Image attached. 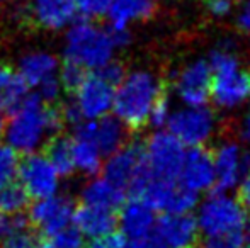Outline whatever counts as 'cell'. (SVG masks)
Wrapping results in <instances>:
<instances>
[{
    "mask_svg": "<svg viewBox=\"0 0 250 248\" xmlns=\"http://www.w3.org/2000/svg\"><path fill=\"white\" fill-rule=\"evenodd\" d=\"M58 60L46 51H33L26 53L19 60V76L26 85L40 87L43 82L56 76Z\"/></svg>",
    "mask_w": 250,
    "mask_h": 248,
    "instance_id": "21",
    "label": "cell"
},
{
    "mask_svg": "<svg viewBox=\"0 0 250 248\" xmlns=\"http://www.w3.org/2000/svg\"><path fill=\"white\" fill-rule=\"evenodd\" d=\"M36 248H53L51 245H48V243H44V245H38Z\"/></svg>",
    "mask_w": 250,
    "mask_h": 248,
    "instance_id": "44",
    "label": "cell"
},
{
    "mask_svg": "<svg viewBox=\"0 0 250 248\" xmlns=\"http://www.w3.org/2000/svg\"><path fill=\"white\" fill-rule=\"evenodd\" d=\"M116 46L107 29L89 20L73 24L66 33L65 60L82 66L83 70H101L114 57Z\"/></svg>",
    "mask_w": 250,
    "mask_h": 248,
    "instance_id": "5",
    "label": "cell"
},
{
    "mask_svg": "<svg viewBox=\"0 0 250 248\" xmlns=\"http://www.w3.org/2000/svg\"><path fill=\"white\" fill-rule=\"evenodd\" d=\"M38 245L40 243H38L36 236L29 231V228H24L2 238L0 248H36Z\"/></svg>",
    "mask_w": 250,
    "mask_h": 248,
    "instance_id": "33",
    "label": "cell"
},
{
    "mask_svg": "<svg viewBox=\"0 0 250 248\" xmlns=\"http://www.w3.org/2000/svg\"><path fill=\"white\" fill-rule=\"evenodd\" d=\"M29 204V195L21 184H7L0 189V214H22Z\"/></svg>",
    "mask_w": 250,
    "mask_h": 248,
    "instance_id": "27",
    "label": "cell"
},
{
    "mask_svg": "<svg viewBox=\"0 0 250 248\" xmlns=\"http://www.w3.org/2000/svg\"><path fill=\"white\" fill-rule=\"evenodd\" d=\"M26 89L27 85L19 75H16L9 66L0 65V128L3 124V116L16 111L27 97Z\"/></svg>",
    "mask_w": 250,
    "mask_h": 248,
    "instance_id": "23",
    "label": "cell"
},
{
    "mask_svg": "<svg viewBox=\"0 0 250 248\" xmlns=\"http://www.w3.org/2000/svg\"><path fill=\"white\" fill-rule=\"evenodd\" d=\"M208 65L213 73L211 95L221 109H237L250 99V72L242 68L233 48L218 46L211 51Z\"/></svg>",
    "mask_w": 250,
    "mask_h": 248,
    "instance_id": "3",
    "label": "cell"
},
{
    "mask_svg": "<svg viewBox=\"0 0 250 248\" xmlns=\"http://www.w3.org/2000/svg\"><path fill=\"white\" fill-rule=\"evenodd\" d=\"M5 2H9V0H0V3H5Z\"/></svg>",
    "mask_w": 250,
    "mask_h": 248,
    "instance_id": "46",
    "label": "cell"
},
{
    "mask_svg": "<svg viewBox=\"0 0 250 248\" xmlns=\"http://www.w3.org/2000/svg\"><path fill=\"white\" fill-rule=\"evenodd\" d=\"M46 156L56 170V173L62 177H68L73 173V152H72V139L65 136H53L46 145Z\"/></svg>",
    "mask_w": 250,
    "mask_h": 248,
    "instance_id": "26",
    "label": "cell"
},
{
    "mask_svg": "<svg viewBox=\"0 0 250 248\" xmlns=\"http://www.w3.org/2000/svg\"><path fill=\"white\" fill-rule=\"evenodd\" d=\"M72 221L83 236L96 240L114 231L118 226V212L82 204L79 209H75Z\"/></svg>",
    "mask_w": 250,
    "mask_h": 248,
    "instance_id": "20",
    "label": "cell"
},
{
    "mask_svg": "<svg viewBox=\"0 0 250 248\" xmlns=\"http://www.w3.org/2000/svg\"><path fill=\"white\" fill-rule=\"evenodd\" d=\"M126 238L121 235V233H109V235H104L101 238L92 240L90 243V248H126Z\"/></svg>",
    "mask_w": 250,
    "mask_h": 248,
    "instance_id": "38",
    "label": "cell"
},
{
    "mask_svg": "<svg viewBox=\"0 0 250 248\" xmlns=\"http://www.w3.org/2000/svg\"><path fill=\"white\" fill-rule=\"evenodd\" d=\"M75 206L66 195H50L38 199L29 209V221L43 235L53 236L72 223Z\"/></svg>",
    "mask_w": 250,
    "mask_h": 248,
    "instance_id": "14",
    "label": "cell"
},
{
    "mask_svg": "<svg viewBox=\"0 0 250 248\" xmlns=\"http://www.w3.org/2000/svg\"><path fill=\"white\" fill-rule=\"evenodd\" d=\"M62 109L51 107L38 95L26 97L3 123L7 146L17 153H34L48 138L63 128Z\"/></svg>",
    "mask_w": 250,
    "mask_h": 248,
    "instance_id": "1",
    "label": "cell"
},
{
    "mask_svg": "<svg viewBox=\"0 0 250 248\" xmlns=\"http://www.w3.org/2000/svg\"><path fill=\"white\" fill-rule=\"evenodd\" d=\"M27 12L43 29L58 31L66 27L77 14L75 0H31Z\"/></svg>",
    "mask_w": 250,
    "mask_h": 248,
    "instance_id": "19",
    "label": "cell"
},
{
    "mask_svg": "<svg viewBox=\"0 0 250 248\" xmlns=\"http://www.w3.org/2000/svg\"><path fill=\"white\" fill-rule=\"evenodd\" d=\"M21 186L29 197L44 199L55 195L60 186V175L53 169L50 160L40 153H29L22 162H19Z\"/></svg>",
    "mask_w": 250,
    "mask_h": 248,
    "instance_id": "13",
    "label": "cell"
},
{
    "mask_svg": "<svg viewBox=\"0 0 250 248\" xmlns=\"http://www.w3.org/2000/svg\"><path fill=\"white\" fill-rule=\"evenodd\" d=\"M96 73H99V75L105 80V82H109L111 85L116 87L123 80V76H125L126 72H125V68H123L121 63L111 60V61L107 63V65H104L101 70H97Z\"/></svg>",
    "mask_w": 250,
    "mask_h": 248,
    "instance_id": "36",
    "label": "cell"
},
{
    "mask_svg": "<svg viewBox=\"0 0 250 248\" xmlns=\"http://www.w3.org/2000/svg\"><path fill=\"white\" fill-rule=\"evenodd\" d=\"M238 27L245 33H250V0H244L240 10L237 14Z\"/></svg>",
    "mask_w": 250,
    "mask_h": 248,
    "instance_id": "41",
    "label": "cell"
},
{
    "mask_svg": "<svg viewBox=\"0 0 250 248\" xmlns=\"http://www.w3.org/2000/svg\"><path fill=\"white\" fill-rule=\"evenodd\" d=\"M151 2H153V0H151Z\"/></svg>",
    "mask_w": 250,
    "mask_h": 248,
    "instance_id": "48",
    "label": "cell"
},
{
    "mask_svg": "<svg viewBox=\"0 0 250 248\" xmlns=\"http://www.w3.org/2000/svg\"><path fill=\"white\" fill-rule=\"evenodd\" d=\"M177 182L184 189L194 192L196 195L209 192L216 186L211 152H208L204 146L203 148H189L186 152Z\"/></svg>",
    "mask_w": 250,
    "mask_h": 248,
    "instance_id": "16",
    "label": "cell"
},
{
    "mask_svg": "<svg viewBox=\"0 0 250 248\" xmlns=\"http://www.w3.org/2000/svg\"><path fill=\"white\" fill-rule=\"evenodd\" d=\"M237 199L247 211H250V169L244 173L237 186Z\"/></svg>",
    "mask_w": 250,
    "mask_h": 248,
    "instance_id": "39",
    "label": "cell"
},
{
    "mask_svg": "<svg viewBox=\"0 0 250 248\" xmlns=\"http://www.w3.org/2000/svg\"><path fill=\"white\" fill-rule=\"evenodd\" d=\"M249 233H237V235L216 236V238H204L201 248H245Z\"/></svg>",
    "mask_w": 250,
    "mask_h": 248,
    "instance_id": "32",
    "label": "cell"
},
{
    "mask_svg": "<svg viewBox=\"0 0 250 248\" xmlns=\"http://www.w3.org/2000/svg\"><path fill=\"white\" fill-rule=\"evenodd\" d=\"M213 73L206 60L189 61L174 78V92L182 106H206L211 95Z\"/></svg>",
    "mask_w": 250,
    "mask_h": 248,
    "instance_id": "11",
    "label": "cell"
},
{
    "mask_svg": "<svg viewBox=\"0 0 250 248\" xmlns=\"http://www.w3.org/2000/svg\"><path fill=\"white\" fill-rule=\"evenodd\" d=\"M153 12L151 0H114L107 12L111 27L128 29L133 22L148 19Z\"/></svg>",
    "mask_w": 250,
    "mask_h": 248,
    "instance_id": "24",
    "label": "cell"
},
{
    "mask_svg": "<svg viewBox=\"0 0 250 248\" xmlns=\"http://www.w3.org/2000/svg\"><path fill=\"white\" fill-rule=\"evenodd\" d=\"M245 248H250V245H247V247H245Z\"/></svg>",
    "mask_w": 250,
    "mask_h": 248,
    "instance_id": "47",
    "label": "cell"
},
{
    "mask_svg": "<svg viewBox=\"0 0 250 248\" xmlns=\"http://www.w3.org/2000/svg\"><path fill=\"white\" fill-rule=\"evenodd\" d=\"M162 95L164 89L155 73L148 70H133L125 73L114 89V117L128 129L143 128L148 124L151 109Z\"/></svg>",
    "mask_w": 250,
    "mask_h": 248,
    "instance_id": "2",
    "label": "cell"
},
{
    "mask_svg": "<svg viewBox=\"0 0 250 248\" xmlns=\"http://www.w3.org/2000/svg\"><path fill=\"white\" fill-rule=\"evenodd\" d=\"M170 113H172L170 102H168L167 97L162 95L160 99L157 100V104L153 106V109H151L150 117H148V124L153 126L155 129H165L168 117H170Z\"/></svg>",
    "mask_w": 250,
    "mask_h": 248,
    "instance_id": "34",
    "label": "cell"
},
{
    "mask_svg": "<svg viewBox=\"0 0 250 248\" xmlns=\"http://www.w3.org/2000/svg\"><path fill=\"white\" fill-rule=\"evenodd\" d=\"M82 201L87 206H96V208L109 209V211H118L123 206L125 199V191L112 184L111 180L99 177L94 179L83 187Z\"/></svg>",
    "mask_w": 250,
    "mask_h": 248,
    "instance_id": "22",
    "label": "cell"
},
{
    "mask_svg": "<svg viewBox=\"0 0 250 248\" xmlns=\"http://www.w3.org/2000/svg\"><path fill=\"white\" fill-rule=\"evenodd\" d=\"M114 85L105 82L99 73L85 75L75 89V99L72 100L83 121H96L112 111L114 100Z\"/></svg>",
    "mask_w": 250,
    "mask_h": 248,
    "instance_id": "12",
    "label": "cell"
},
{
    "mask_svg": "<svg viewBox=\"0 0 250 248\" xmlns=\"http://www.w3.org/2000/svg\"><path fill=\"white\" fill-rule=\"evenodd\" d=\"M24 228H27V219L22 214H0V240Z\"/></svg>",
    "mask_w": 250,
    "mask_h": 248,
    "instance_id": "35",
    "label": "cell"
},
{
    "mask_svg": "<svg viewBox=\"0 0 250 248\" xmlns=\"http://www.w3.org/2000/svg\"><path fill=\"white\" fill-rule=\"evenodd\" d=\"M235 0H206V7L214 17H225L233 10Z\"/></svg>",
    "mask_w": 250,
    "mask_h": 248,
    "instance_id": "40",
    "label": "cell"
},
{
    "mask_svg": "<svg viewBox=\"0 0 250 248\" xmlns=\"http://www.w3.org/2000/svg\"><path fill=\"white\" fill-rule=\"evenodd\" d=\"M131 192L162 214H191L199 202L198 195L184 189L177 180L155 179L148 172Z\"/></svg>",
    "mask_w": 250,
    "mask_h": 248,
    "instance_id": "6",
    "label": "cell"
},
{
    "mask_svg": "<svg viewBox=\"0 0 250 248\" xmlns=\"http://www.w3.org/2000/svg\"><path fill=\"white\" fill-rule=\"evenodd\" d=\"M83 78H85V70H83L82 66L75 65V63L65 60L62 70H60V78H58L63 89L73 90V92H75V89L82 83Z\"/></svg>",
    "mask_w": 250,
    "mask_h": 248,
    "instance_id": "30",
    "label": "cell"
},
{
    "mask_svg": "<svg viewBox=\"0 0 250 248\" xmlns=\"http://www.w3.org/2000/svg\"><path fill=\"white\" fill-rule=\"evenodd\" d=\"M118 211V226L125 238H128L129 242L148 240L155 221H157V214L143 199H128L123 202Z\"/></svg>",
    "mask_w": 250,
    "mask_h": 248,
    "instance_id": "17",
    "label": "cell"
},
{
    "mask_svg": "<svg viewBox=\"0 0 250 248\" xmlns=\"http://www.w3.org/2000/svg\"><path fill=\"white\" fill-rule=\"evenodd\" d=\"M165 129L184 148H203L216 131V116L208 106H182L172 109Z\"/></svg>",
    "mask_w": 250,
    "mask_h": 248,
    "instance_id": "7",
    "label": "cell"
},
{
    "mask_svg": "<svg viewBox=\"0 0 250 248\" xmlns=\"http://www.w3.org/2000/svg\"><path fill=\"white\" fill-rule=\"evenodd\" d=\"M77 12L82 14L85 19H96V17L107 16L114 0H75Z\"/></svg>",
    "mask_w": 250,
    "mask_h": 248,
    "instance_id": "31",
    "label": "cell"
},
{
    "mask_svg": "<svg viewBox=\"0 0 250 248\" xmlns=\"http://www.w3.org/2000/svg\"><path fill=\"white\" fill-rule=\"evenodd\" d=\"M51 238L50 245L53 248H85V236L75 228V226H66L55 233Z\"/></svg>",
    "mask_w": 250,
    "mask_h": 248,
    "instance_id": "29",
    "label": "cell"
},
{
    "mask_svg": "<svg viewBox=\"0 0 250 248\" xmlns=\"http://www.w3.org/2000/svg\"><path fill=\"white\" fill-rule=\"evenodd\" d=\"M40 99L43 100V102H53V100H56L60 97V94H62V83H60L58 76H53V78L46 80V82H43L40 87Z\"/></svg>",
    "mask_w": 250,
    "mask_h": 248,
    "instance_id": "37",
    "label": "cell"
},
{
    "mask_svg": "<svg viewBox=\"0 0 250 248\" xmlns=\"http://www.w3.org/2000/svg\"><path fill=\"white\" fill-rule=\"evenodd\" d=\"M72 152H73V165L85 175H96L102 169V153L96 145L85 136L75 134L72 139Z\"/></svg>",
    "mask_w": 250,
    "mask_h": 248,
    "instance_id": "25",
    "label": "cell"
},
{
    "mask_svg": "<svg viewBox=\"0 0 250 248\" xmlns=\"http://www.w3.org/2000/svg\"><path fill=\"white\" fill-rule=\"evenodd\" d=\"M146 242L151 248H196L199 229L192 214H162Z\"/></svg>",
    "mask_w": 250,
    "mask_h": 248,
    "instance_id": "10",
    "label": "cell"
},
{
    "mask_svg": "<svg viewBox=\"0 0 250 248\" xmlns=\"http://www.w3.org/2000/svg\"><path fill=\"white\" fill-rule=\"evenodd\" d=\"M188 148L181 145L167 129H157L143 145L145 167L150 177L177 180Z\"/></svg>",
    "mask_w": 250,
    "mask_h": 248,
    "instance_id": "8",
    "label": "cell"
},
{
    "mask_svg": "<svg viewBox=\"0 0 250 248\" xmlns=\"http://www.w3.org/2000/svg\"><path fill=\"white\" fill-rule=\"evenodd\" d=\"M126 248H151V245L146 242V240H138V242L126 243Z\"/></svg>",
    "mask_w": 250,
    "mask_h": 248,
    "instance_id": "43",
    "label": "cell"
},
{
    "mask_svg": "<svg viewBox=\"0 0 250 248\" xmlns=\"http://www.w3.org/2000/svg\"><path fill=\"white\" fill-rule=\"evenodd\" d=\"M19 155L10 146L0 145V189L12 182L19 170Z\"/></svg>",
    "mask_w": 250,
    "mask_h": 248,
    "instance_id": "28",
    "label": "cell"
},
{
    "mask_svg": "<svg viewBox=\"0 0 250 248\" xmlns=\"http://www.w3.org/2000/svg\"><path fill=\"white\" fill-rule=\"evenodd\" d=\"M242 134H244L245 139L250 141V114H247V117H245L244 123H242Z\"/></svg>",
    "mask_w": 250,
    "mask_h": 248,
    "instance_id": "42",
    "label": "cell"
},
{
    "mask_svg": "<svg viewBox=\"0 0 250 248\" xmlns=\"http://www.w3.org/2000/svg\"><path fill=\"white\" fill-rule=\"evenodd\" d=\"M214 165V179L220 191H231L238 186L244 173L247 172V153L237 141H223L211 153Z\"/></svg>",
    "mask_w": 250,
    "mask_h": 248,
    "instance_id": "15",
    "label": "cell"
},
{
    "mask_svg": "<svg viewBox=\"0 0 250 248\" xmlns=\"http://www.w3.org/2000/svg\"><path fill=\"white\" fill-rule=\"evenodd\" d=\"M196 225L204 238L249 233V212L230 192L208 194L196 206Z\"/></svg>",
    "mask_w": 250,
    "mask_h": 248,
    "instance_id": "4",
    "label": "cell"
},
{
    "mask_svg": "<svg viewBox=\"0 0 250 248\" xmlns=\"http://www.w3.org/2000/svg\"><path fill=\"white\" fill-rule=\"evenodd\" d=\"M75 134L89 138L102 155H111L125 145L126 128L116 117L104 116L96 121H82L75 126Z\"/></svg>",
    "mask_w": 250,
    "mask_h": 248,
    "instance_id": "18",
    "label": "cell"
},
{
    "mask_svg": "<svg viewBox=\"0 0 250 248\" xmlns=\"http://www.w3.org/2000/svg\"><path fill=\"white\" fill-rule=\"evenodd\" d=\"M247 163H249V165H250V152L247 153Z\"/></svg>",
    "mask_w": 250,
    "mask_h": 248,
    "instance_id": "45",
    "label": "cell"
},
{
    "mask_svg": "<svg viewBox=\"0 0 250 248\" xmlns=\"http://www.w3.org/2000/svg\"><path fill=\"white\" fill-rule=\"evenodd\" d=\"M102 172L104 179L111 180L123 191H133L146 175L143 146L138 143H125L119 150L107 155V160L102 163Z\"/></svg>",
    "mask_w": 250,
    "mask_h": 248,
    "instance_id": "9",
    "label": "cell"
}]
</instances>
